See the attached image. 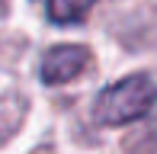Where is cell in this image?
I'll return each instance as SVG.
<instances>
[{
    "mask_svg": "<svg viewBox=\"0 0 157 154\" xmlns=\"http://www.w3.org/2000/svg\"><path fill=\"white\" fill-rule=\"evenodd\" d=\"M157 103V80L151 74L138 71L128 74L122 80L109 83L106 90H99L93 100V122L116 129V125H128L135 119L147 116Z\"/></svg>",
    "mask_w": 157,
    "mask_h": 154,
    "instance_id": "6da1fadb",
    "label": "cell"
},
{
    "mask_svg": "<svg viewBox=\"0 0 157 154\" xmlns=\"http://www.w3.org/2000/svg\"><path fill=\"white\" fill-rule=\"evenodd\" d=\"M87 67H90V48H83V45H55L42 58L39 77L48 87H61V83H71L74 77H80Z\"/></svg>",
    "mask_w": 157,
    "mask_h": 154,
    "instance_id": "7a4b0ae2",
    "label": "cell"
},
{
    "mask_svg": "<svg viewBox=\"0 0 157 154\" xmlns=\"http://www.w3.org/2000/svg\"><path fill=\"white\" fill-rule=\"evenodd\" d=\"M96 0H48V19L58 26H71V23H80L83 16L90 13Z\"/></svg>",
    "mask_w": 157,
    "mask_h": 154,
    "instance_id": "3957f363",
    "label": "cell"
}]
</instances>
